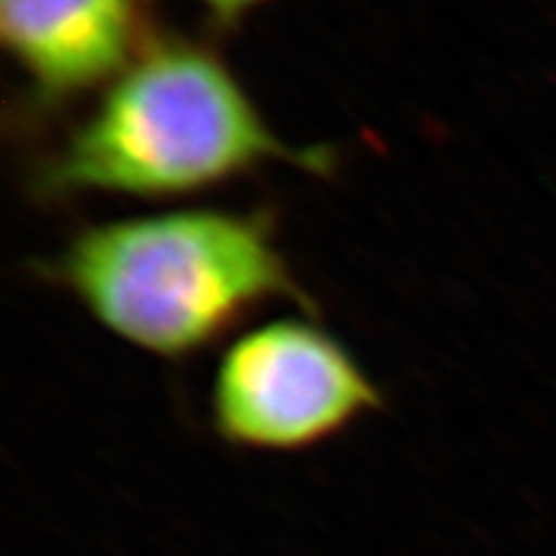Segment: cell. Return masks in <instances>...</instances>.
<instances>
[{"label": "cell", "mask_w": 556, "mask_h": 556, "mask_svg": "<svg viewBox=\"0 0 556 556\" xmlns=\"http://www.w3.org/2000/svg\"><path fill=\"white\" fill-rule=\"evenodd\" d=\"M274 163L309 176L338 168L332 150L276 135L217 45L160 34L41 148L26 189L41 206L93 197L178 201Z\"/></svg>", "instance_id": "obj_1"}, {"label": "cell", "mask_w": 556, "mask_h": 556, "mask_svg": "<svg viewBox=\"0 0 556 556\" xmlns=\"http://www.w3.org/2000/svg\"><path fill=\"white\" fill-rule=\"evenodd\" d=\"M31 270L122 343L163 361L199 356L268 304L317 315L268 208L173 206L93 222Z\"/></svg>", "instance_id": "obj_2"}, {"label": "cell", "mask_w": 556, "mask_h": 556, "mask_svg": "<svg viewBox=\"0 0 556 556\" xmlns=\"http://www.w3.org/2000/svg\"><path fill=\"white\" fill-rule=\"evenodd\" d=\"M317 315L229 338L208 384V426L227 446L302 454L384 409V392Z\"/></svg>", "instance_id": "obj_3"}, {"label": "cell", "mask_w": 556, "mask_h": 556, "mask_svg": "<svg viewBox=\"0 0 556 556\" xmlns=\"http://www.w3.org/2000/svg\"><path fill=\"white\" fill-rule=\"evenodd\" d=\"M155 21V0H0L26 114L58 119L93 101L163 34Z\"/></svg>", "instance_id": "obj_4"}, {"label": "cell", "mask_w": 556, "mask_h": 556, "mask_svg": "<svg viewBox=\"0 0 556 556\" xmlns=\"http://www.w3.org/2000/svg\"><path fill=\"white\" fill-rule=\"evenodd\" d=\"M193 3L204 11V18L214 31L229 34L276 0H193Z\"/></svg>", "instance_id": "obj_5"}]
</instances>
